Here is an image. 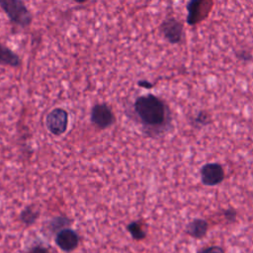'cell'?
<instances>
[{
	"mask_svg": "<svg viewBox=\"0 0 253 253\" xmlns=\"http://www.w3.org/2000/svg\"><path fill=\"white\" fill-rule=\"evenodd\" d=\"M20 57L12 49L0 43V64L16 67L20 65Z\"/></svg>",
	"mask_w": 253,
	"mask_h": 253,
	"instance_id": "obj_10",
	"label": "cell"
},
{
	"mask_svg": "<svg viewBox=\"0 0 253 253\" xmlns=\"http://www.w3.org/2000/svg\"><path fill=\"white\" fill-rule=\"evenodd\" d=\"M201 179L206 186H215L222 182L224 171L218 163H207L201 168Z\"/></svg>",
	"mask_w": 253,
	"mask_h": 253,
	"instance_id": "obj_6",
	"label": "cell"
},
{
	"mask_svg": "<svg viewBox=\"0 0 253 253\" xmlns=\"http://www.w3.org/2000/svg\"><path fill=\"white\" fill-rule=\"evenodd\" d=\"M29 253H47V250L42 246H36L32 248Z\"/></svg>",
	"mask_w": 253,
	"mask_h": 253,
	"instance_id": "obj_16",
	"label": "cell"
},
{
	"mask_svg": "<svg viewBox=\"0 0 253 253\" xmlns=\"http://www.w3.org/2000/svg\"><path fill=\"white\" fill-rule=\"evenodd\" d=\"M138 85L143 87V88H152V84L149 83L148 81H145V80L144 81H139Z\"/></svg>",
	"mask_w": 253,
	"mask_h": 253,
	"instance_id": "obj_18",
	"label": "cell"
},
{
	"mask_svg": "<svg viewBox=\"0 0 253 253\" xmlns=\"http://www.w3.org/2000/svg\"><path fill=\"white\" fill-rule=\"evenodd\" d=\"M39 216V212L34 211L31 207H28L26 208L22 212H21V215H20V218L21 220L27 224V225H30L32 223H34L36 221V219L38 218Z\"/></svg>",
	"mask_w": 253,
	"mask_h": 253,
	"instance_id": "obj_11",
	"label": "cell"
},
{
	"mask_svg": "<svg viewBox=\"0 0 253 253\" xmlns=\"http://www.w3.org/2000/svg\"><path fill=\"white\" fill-rule=\"evenodd\" d=\"M0 6L13 23L21 27L30 25L32 15L24 2L19 0H1Z\"/></svg>",
	"mask_w": 253,
	"mask_h": 253,
	"instance_id": "obj_2",
	"label": "cell"
},
{
	"mask_svg": "<svg viewBox=\"0 0 253 253\" xmlns=\"http://www.w3.org/2000/svg\"><path fill=\"white\" fill-rule=\"evenodd\" d=\"M45 126L49 132L54 135L63 134L68 126V114L61 108H55L50 111L45 118Z\"/></svg>",
	"mask_w": 253,
	"mask_h": 253,
	"instance_id": "obj_3",
	"label": "cell"
},
{
	"mask_svg": "<svg viewBox=\"0 0 253 253\" xmlns=\"http://www.w3.org/2000/svg\"><path fill=\"white\" fill-rule=\"evenodd\" d=\"M224 215L226 218L228 219H234L235 216H236V212L232 210H227L225 212H224Z\"/></svg>",
	"mask_w": 253,
	"mask_h": 253,
	"instance_id": "obj_17",
	"label": "cell"
},
{
	"mask_svg": "<svg viewBox=\"0 0 253 253\" xmlns=\"http://www.w3.org/2000/svg\"><path fill=\"white\" fill-rule=\"evenodd\" d=\"M69 223V220L66 217L63 216H56L55 218H53L50 222V228L52 230H57L59 228H62L63 226L67 225Z\"/></svg>",
	"mask_w": 253,
	"mask_h": 253,
	"instance_id": "obj_13",
	"label": "cell"
},
{
	"mask_svg": "<svg viewBox=\"0 0 253 253\" xmlns=\"http://www.w3.org/2000/svg\"><path fill=\"white\" fill-rule=\"evenodd\" d=\"M209 121H210V117H209L208 114L205 113V112H200V113L198 114L197 118H196V122H197L199 125H203V126L207 125V124L209 123Z\"/></svg>",
	"mask_w": 253,
	"mask_h": 253,
	"instance_id": "obj_14",
	"label": "cell"
},
{
	"mask_svg": "<svg viewBox=\"0 0 253 253\" xmlns=\"http://www.w3.org/2000/svg\"><path fill=\"white\" fill-rule=\"evenodd\" d=\"M206 4L204 1H191L187 5L188 10V17H187V23L189 25H195L197 22L201 21V12L203 10V6Z\"/></svg>",
	"mask_w": 253,
	"mask_h": 253,
	"instance_id": "obj_9",
	"label": "cell"
},
{
	"mask_svg": "<svg viewBox=\"0 0 253 253\" xmlns=\"http://www.w3.org/2000/svg\"><path fill=\"white\" fill-rule=\"evenodd\" d=\"M115 117L106 104H97L91 110V122L99 128H106L114 124Z\"/></svg>",
	"mask_w": 253,
	"mask_h": 253,
	"instance_id": "obj_5",
	"label": "cell"
},
{
	"mask_svg": "<svg viewBox=\"0 0 253 253\" xmlns=\"http://www.w3.org/2000/svg\"><path fill=\"white\" fill-rule=\"evenodd\" d=\"M199 253H224V250L219 246H211L208 248H204Z\"/></svg>",
	"mask_w": 253,
	"mask_h": 253,
	"instance_id": "obj_15",
	"label": "cell"
},
{
	"mask_svg": "<svg viewBox=\"0 0 253 253\" xmlns=\"http://www.w3.org/2000/svg\"><path fill=\"white\" fill-rule=\"evenodd\" d=\"M159 30L163 37L170 42V43H178L182 39L183 33V25L177 19L170 17L165 19L160 27Z\"/></svg>",
	"mask_w": 253,
	"mask_h": 253,
	"instance_id": "obj_4",
	"label": "cell"
},
{
	"mask_svg": "<svg viewBox=\"0 0 253 253\" xmlns=\"http://www.w3.org/2000/svg\"><path fill=\"white\" fill-rule=\"evenodd\" d=\"M208 222L202 218L192 220L186 227V233L194 238H202L207 234Z\"/></svg>",
	"mask_w": 253,
	"mask_h": 253,
	"instance_id": "obj_8",
	"label": "cell"
},
{
	"mask_svg": "<svg viewBox=\"0 0 253 253\" xmlns=\"http://www.w3.org/2000/svg\"><path fill=\"white\" fill-rule=\"evenodd\" d=\"M127 230L129 231L131 236L136 240H141L145 237V232L143 231L141 225L136 221L129 223L127 225Z\"/></svg>",
	"mask_w": 253,
	"mask_h": 253,
	"instance_id": "obj_12",
	"label": "cell"
},
{
	"mask_svg": "<svg viewBox=\"0 0 253 253\" xmlns=\"http://www.w3.org/2000/svg\"><path fill=\"white\" fill-rule=\"evenodd\" d=\"M133 109L138 121L148 133H161L170 126L171 115L168 106L153 94L136 98Z\"/></svg>",
	"mask_w": 253,
	"mask_h": 253,
	"instance_id": "obj_1",
	"label": "cell"
},
{
	"mask_svg": "<svg viewBox=\"0 0 253 253\" xmlns=\"http://www.w3.org/2000/svg\"><path fill=\"white\" fill-rule=\"evenodd\" d=\"M55 242H56V245L61 250L70 252L78 246L79 237L74 230L69 228H64L56 234Z\"/></svg>",
	"mask_w": 253,
	"mask_h": 253,
	"instance_id": "obj_7",
	"label": "cell"
}]
</instances>
